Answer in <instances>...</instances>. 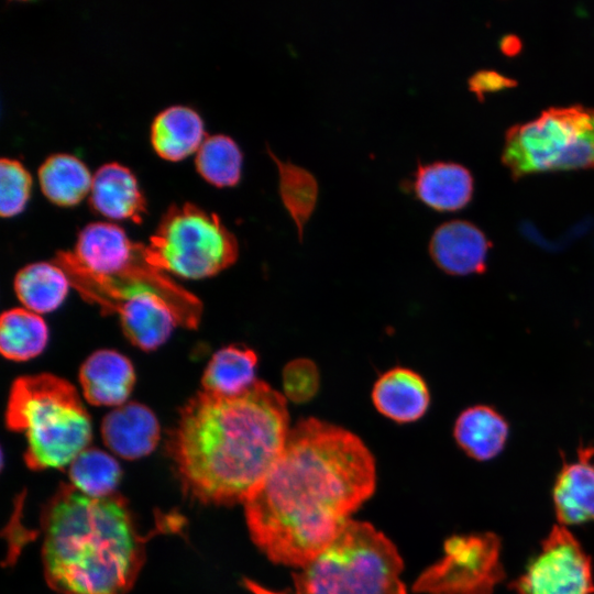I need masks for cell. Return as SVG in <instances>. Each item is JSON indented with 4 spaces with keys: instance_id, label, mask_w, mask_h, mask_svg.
Listing matches in <instances>:
<instances>
[{
    "instance_id": "obj_1",
    "label": "cell",
    "mask_w": 594,
    "mask_h": 594,
    "mask_svg": "<svg viewBox=\"0 0 594 594\" xmlns=\"http://www.w3.org/2000/svg\"><path fill=\"white\" fill-rule=\"evenodd\" d=\"M375 484L374 457L356 435L302 419L244 502L250 536L271 561L302 568L331 543Z\"/></svg>"
},
{
    "instance_id": "obj_2",
    "label": "cell",
    "mask_w": 594,
    "mask_h": 594,
    "mask_svg": "<svg viewBox=\"0 0 594 594\" xmlns=\"http://www.w3.org/2000/svg\"><path fill=\"white\" fill-rule=\"evenodd\" d=\"M284 395L263 381L235 396L200 392L179 413L168 451L187 494L205 504L243 503L289 435Z\"/></svg>"
},
{
    "instance_id": "obj_3",
    "label": "cell",
    "mask_w": 594,
    "mask_h": 594,
    "mask_svg": "<svg viewBox=\"0 0 594 594\" xmlns=\"http://www.w3.org/2000/svg\"><path fill=\"white\" fill-rule=\"evenodd\" d=\"M42 558L61 594H124L144 562V539L124 499L92 497L63 484L46 505Z\"/></svg>"
},
{
    "instance_id": "obj_4",
    "label": "cell",
    "mask_w": 594,
    "mask_h": 594,
    "mask_svg": "<svg viewBox=\"0 0 594 594\" xmlns=\"http://www.w3.org/2000/svg\"><path fill=\"white\" fill-rule=\"evenodd\" d=\"M4 420L8 429L25 435L24 460L33 470L70 464L92 438L91 418L77 389L51 373L12 383Z\"/></svg>"
},
{
    "instance_id": "obj_5",
    "label": "cell",
    "mask_w": 594,
    "mask_h": 594,
    "mask_svg": "<svg viewBox=\"0 0 594 594\" xmlns=\"http://www.w3.org/2000/svg\"><path fill=\"white\" fill-rule=\"evenodd\" d=\"M403 559L396 546L373 525L352 518L331 543L298 572L289 590L254 594H407Z\"/></svg>"
},
{
    "instance_id": "obj_6",
    "label": "cell",
    "mask_w": 594,
    "mask_h": 594,
    "mask_svg": "<svg viewBox=\"0 0 594 594\" xmlns=\"http://www.w3.org/2000/svg\"><path fill=\"white\" fill-rule=\"evenodd\" d=\"M502 161L515 178L594 167V108H550L512 127Z\"/></svg>"
},
{
    "instance_id": "obj_7",
    "label": "cell",
    "mask_w": 594,
    "mask_h": 594,
    "mask_svg": "<svg viewBox=\"0 0 594 594\" xmlns=\"http://www.w3.org/2000/svg\"><path fill=\"white\" fill-rule=\"evenodd\" d=\"M238 255L237 238L221 219L190 202L172 205L145 245L151 265L186 279L217 275Z\"/></svg>"
},
{
    "instance_id": "obj_8",
    "label": "cell",
    "mask_w": 594,
    "mask_h": 594,
    "mask_svg": "<svg viewBox=\"0 0 594 594\" xmlns=\"http://www.w3.org/2000/svg\"><path fill=\"white\" fill-rule=\"evenodd\" d=\"M55 263L66 272L78 293L99 305L105 312H112L116 306L133 297L155 294L172 305L180 326L196 328L199 323L202 309L199 299L151 265L145 256L144 244L117 272L108 276L92 275L57 256Z\"/></svg>"
},
{
    "instance_id": "obj_9",
    "label": "cell",
    "mask_w": 594,
    "mask_h": 594,
    "mask_svg": "<svg viewBox=\"0 0 594 594\" xmlns=\"http://www.w3.org/2000/svg\"><path fill=\"white\" fill-rule=\"evenodd\" d=\"M501 541L492 532L458 535L447 539L443 556L413 585L424 594H493L504 579Z\"/></svg>"
},
{
    "instance_id": "obj_10",
    "label": "cell",
    "mask_w": 594,
    "mask_h": 594,
    "mask_svg": "<svg viewBox=\"0 0 594 594\" xmlns=\"http://www.w3.org/2000/svg\"><path fill=\"white\" fill-rule=\"evenodd\" d=\"M513 588L517 594H594L591 559L565 526H556Z\"/></svg>"
},
{
    "instance_id": "obj_11",
    "label": "cell",
    "mask_w": 594,
    "mask_h": 594,
    "mask_svg": "<svg viewBox=\"0 0 594 594\" xmlns=\"http://www.w3.org/2000/svg\"><path fill=\"white\" fill-rule=\"evenodd\" d=\"M490 248L491 242L484 232L465 220L440 224L429 242V253L435 264L454 276L484 273Z\"/></svg>"
},
{
    "instance_id": "obj_12",
    "label": "cell",
    "mask_w": 594,
    "mask_h": 594,
    "mask_svg": "<svg viewBox=\"0 0 594 594\" xmlns=\"http://www.w3.org/2000/svg\"><path fill=\"white\" fill-rule=\"evenodd\" d=\"M100 430L105 444L125 460L150 454L161 436L155 414L138 402H128L109 411L101 421Z\"/></svg>"
},
{
    "instance_id": "obj_13",
    "label": "cell",
    "mask_w": 594,
    "mask_h": 594,
    "mask_svg": "<svg viewBox=\"0 0 594 594\" xmlns=\"http://www.w3.org/2000/svg\"><path fill=\"white\" fill-rule=\"evenodd\" d=\"M79 384L89 404L116 408L128 403L133 391L134 366L125 355L116 350H98L81 364Z\"/></svg>"
},
{
    "instance_id": "obj_14",
    "label": "cell",
    "mask_w": 594,
    "mask_h": 594,
    "mask_svg": "<svg viewBox=\"0 0 594 594\" xmlns=\"http://www.w3.org/2000/svg\"><path fill=\"white\" fill-rule=\"evenodd\" d=\"M128 340L143 351H153L166 342L179 317L172 305L155 294L128 299L114 307Z\"/></svg>"
},
{
    "instance_id": "obj_15",
    "label": "cell",
    "mask_w": 594,
    "mask_h": 594,
    "mask_svg": "<svg viewBox=\"0 0 594 594\" xmlns=\"http://www.w3.org/2000/svg\"><path fill=\"white\" fill-rule=\"evenodd\" d=\"M376 410L386 418L408 424L419 420L430 405L426 381L407 367H394L382 374L372 389Z\"/></svg>"
},
{
    "instance_id": "obj_16",
    "label": "cell",
    "mask_w": 594,
    "mask_h": 594,
    "mask_svg": "<svg viewBox=\"0 0 594 594\" xmlns=\"http://www.w3.org/2000/svg\"><path fill=\"white\" fill-rule=\"evenodd\" d=\"M89 202L95 211L112 220L141 222L146 201L129 168L118 163L100 166L92 176Z\"/></svg>"
},
{
    "instance_id": "obj_17",
    "label": "cell",
    "mask_w": 594,
    "mask_h": 594,
    "mask_svg": "<svg viewBox=\"0 0 594 594\" xmlns=\"http://www.w3.org/2000/svg\"><path fill=\"white\" fill-rule=\"evenodd\" d=\"M594 450L581 448L564 462L553 487V504L562 526L594 521Z\"/></svg>"
},
{
    "instance_id": "obj_18",
    "label": "cell",
    "mask_w": 594,
    "mask_h": 594,
    "mask_svg": "<svg viewBox=\"0 0 594 594\" xmlns=\"http://www.w3.org/2000/svg\"><path fill=\"white\" fill-rule=\"evenodd\" d=\"M420 201L438 211L464 208L473 195V177L463 165L433 162L419 165L413 183Z\"/></svg>"
},
{
    "instance_id": "obj_19",
    "label": "cell",
    "mask_w": 594,
    "mask_h": 594,
    "mask_svg": "<svg viewBox=\"0 0 594 594\" xmlns=\"http://www.w3.org/2000/svg\"><path fill=\"white\" fill-rule=\"evenodd\" d=\"M508 436V421L496 408L488 405L465 408L453 427L458 446L477 461L497 457L505 448Z\"/></svg>"
},
{
    "instance_id": "obj_20",
    "label": "cell",
    "mask_w": 594,
    "mask_h": 594,
    "mask_svg": "<svg viewBox=\"0 0 594 594\" xmlns=\"http://www.w3.org/2000/svg\"><path fill=\"white\" fill-rule=\"evenodd\" d=\"M205 139L201 118L185 106L164 109L151 127V142L155 152L168 161H179L197 152Z\"/></svg>"
},
{
    "instance_id": "obj_21",
    "label": "cell",
    "mask_w": 594,
    "mask_h": 594,
    "mask_svg": "<svg viewBox=\"0 0 594 594\" xmlns=\"http://www.w3.org/2000/svg\"><path fill=\"white\" fill-rule=\"evenodd\" d=\"M258 358L254 350L231 344L218 350L208 362L202 392L217 396H235L252 387L256 380Z\"/></svg>"
},
{
    "instance_id": "obj_22",
    "label": "cell",
    "mask_w": 594,
    "mask_h": 594,
    "mask_svg": "<svg viewBox=\"0 0 594 594\" xmlns=\"http://www.w3.org/2000/svg\"><path fill=\"white\" fill-rule=\"evenodd\" d=\"M70 280L56 263L36 262L22 267L14 277V293L26 308L42 315L57 309L65 300Z\"/></svg>"
},
{
    "instance_id": "obj_23",
    "label": "cell",
    "mask_w": 594,
    "mask_h": 594,
    "mask_svg": "<svg viewBox=\"0 0 594 594\" xmlns=\"http://www.w3.org/2000/svg\"><path fill=\"white\" fill-rule=\"evenodd\" d=\"M48 341V329L41 315L26 308H12L0 318V351L11 361H29L41 354Z\"/></svg>"
},
{
    "instance_id": "obj_24",
    "label": "cell",
    "mask_w": 594,
    "mask_h": 594,
    "mask_svg": "<svg viewBox=\"0 0 594 594\" xmlns=\"http://www.w3.org/2000/svg\"><path fill=\"white\" fill-rule=\"evenodd\" d=\"M92 176L76 156L57 153L48 156L38 169L43 194L59 206L78 204L90 190Z\"/></svg>"
},
{
    "instance_id": "obj_25",
    "label": "cell",
    "mask_w": 594,
    "mask_h": 594,
    "mask_svg": "<svg viewBox=\"0 0 594 594\" xmlns=\"http://www.w3.org/2000/svg\"><path fill=\"white\" fill-rule=\"evenodd\" d=\"M270 155L277 164L279 175V195L282 202L292 217L301 239L307 220L315 210L318 198V184L315 176L301 166L280 161L271 151Z\"/></svg>"
},
{
    "instance_id": "obj_26",
    "label": "cell",
    "mask_w": 594,
    "mask_h": 594,
    "mask_svg": "<svg viewBox=\"0 0 594 594\" xmlns=\"http://www.w3.org/2000/svg\"><path fill=\"white\" fill-rule=\"evenodd\" d=\"M242 152L228 135L207 136L196 153L198 173L210 184L230 187L239 183L242 168Z\"/></svg>"
},
{
    "instance_id": "obj_27",
    "label": "cell",
    "mask_w": 594,
    "mask_h": 594,
    "mask_svg": "<svg viewBox=\"0 0 594 594\" xmlns=\"http://www.w3.org/2000/svg\"><path fill=\"white\" fill-rule=\"evenodd\" d=\"M69 477L70 484L84 494L103 497L114 494L121 469L109 453L87 448L70 463Z\"/></svg>"
},
{
    "instance_id": "obj_28",
    "label": "cell",
    "mask_w": 594,
    "mask_h": 594,
    "mask_svg": "<svg viewBox=\"0 0 594 594\" xmlns=\"http://www.w3.org/2000/svg\"><path fill=\"white\" fill-rule=\"evenodd\" d=\"M31 175L16 160L0 161V213L12 217L20 213L29 199Z\"/></svg>"
},
{
    "instance_id": "obj_29",
    "label": "cell",
    "mask_w": 594,
    "mask_h": 594,
    "mask_svg": "<svg viewBox=\"0 0 594 594\" xmlns=\"http://www.w3.org/2000/svg\"><path fill=\"white\" fill-rule=\"evenodd\" d=\"M285 398L304 404L311 400L320 385L319 370L309 359H296L288 362L282 373Z\"/></svg>"
},
{
    "instance_id": "obj_30",
    "label": "cell",
    "mask_w": 594,
    "mask_h": 594,
    "mask_svg": "<svg viewBox=\"0 0 594 594\" xmlns=\"http://www.w3.org/2000/svg\"><path fill=\"white\" fill-rule=\"evenodd\" d=\"M516 85L514 80L494 70H480L469 79L470 90L477 97Z\"/></svg>"
}]
</instances>
